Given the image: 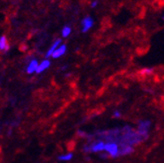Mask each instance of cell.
<instances>
[{"instance_id":"8992f818","label":"cell","mask_w":164,"mask_h":163,"mask_svg":"<svg viewBox=\"0 0 164 163\" xmlns=\"http://www.w3.org/2000/svg\"><path fill=\"white\" fill-rule=\"evenodd\" d=\"M66 45H59V47L57 48L55 51L52 53V57L53 58H59V57H61V56L64 54L65 52H66Z\"/></svg>"},{"instance_id":"52a82bcc","label":"cell","mask_w":164,"mask_h":163,"mask_svg":"<svg viewBox=\"0 0 164 163\" xmlns=\"http://www.w3.org/2000/svg\"><path fill=\"white\" fill-rule=\"evenodd\" d=\"M50 64H51V63H50L49 60H47V59L43 60L41 63H40V64H38V67H37V69H36L35 72L38 73V74H39V73H41V72H43L44 70H46L47 68H49Z\"/></svg>"},{"instance_id":"6da1fadb","label":"cell","mask_w":164,"mask_h":163,"mask_svg":"<svg viewBox=\"0 0 164 163\" xmlns=\"http://www.w3.org/2000/svg\"><path fill=\"white\" fill-rule=\"evenodd\" d=\"M151 125V122L149 120H141L138 124V130L137 132L140 134V136L142 137L143 140H146L149 136V128Z\"/></svg>"},{"instance_id":"2e32d148","label":"cell","mask_w":164,"mask_h":163,"mask_svg":"<svg viewBox=\"0 0 164 163\" xmlns=\"http://www.w3.org/2000/svg\"><path fill=\"white\" fill-rule=\"evenodd\" d=\"M163 20H164V16H163Z\"/></svg>"},{"instance_id":"5bb4252c","label":"cell","mask_w":164,"mask_h":163,"mask_svg":"<svg viewBox=\"0 0 164 163\" xmlns=\"http://www.w3.org/2000/svg\"><path fill=\"white\" fill-rule=\"evenodd\" d=\"M97 5H98V1H97V0H94V1L91 3V7H92V8H94V7H96Z\"/></svg>"},{"instance_id":"4fadbf2b","label":"cell","mask_w":164,"mask_h":163,"mask_svg":"<svg viewBox=\"0 0 164 163\" xmlns=\"http://www.w3.org/2000/svg\"><path fill=\"white\" fill-rule=\"evenodd\" d=\"M121 116V113H120V111H118V110H116L113 112V117H115V118H118V117H120Z\"/></svg>"},{"instance_id":"ba28073f","label":"cell","mask_w":164,"mask_h":163,"mask_svg":"<svg viewBox=\"0 0 164 163\" xmlns=\"http://www.w3.org/2000/svg\"><path fill=\"white\" fill-rule=\"evenodd\" d=\"M0 50L4 52H7L9 50V44L7 42V38L5 36L0 37Z\"/></svg>"},{"instance_id":"30bf717a","label":"cell","mask_w":164,"mask_h":163,"mask_svg":"<svg viewBox=\"0 0 164 163\" xmlns=\"http://www.w3.org/2000/svg\"><path fill=\"white\" fill-rule=\"evenodd\" d=\"M72 157H73L72 153L63 154V155H60V156L58 157V160H60V161H69V160L72 159Z\"/></svg>"},{"instance_id":"7a4b0ae2","label":"cell","mask_w":164,"mask_h":163,"mask_svg":"<svg viewBox=\"0 0 164 163\" xmlns=\"http://www.w3.org/2000/svg\"><path fill=\"white\" fill-rule=\"evenodd\" d=\"M104 150L110 155L111 157L119 156V146L115 142H108L104 144Z\"/></svg>"},{"instance_id":"9c48e42d","label":"cell","mask_w":164,"mask_h":163,"mask_svg":"<svg viewBox=\"0 0 164 163\" xmlns=\"http://www.w3.org/2000/svg\"><path fill=\"white\" fill-rule=\"evenodd\" d=\"M60 43H61V40L60 39H57L56 41H55L53 44L51 45V47L49 48V50L47 51L46 53V57H49V56H51L52 55V53H53L55 50L57 49L58 47H59V45H60Z\"/></svg>"},{"instance_id":"277c9868","label":"cell","mask_w":164,"mask_h":163,"mask_svg":"<svg viewBox=\"0 0 164 163\" xmlns=\"http://www.w3.org/2000/svg\"><path fill=\"white\" fill-rule=\"evenodd\" d=\"M133 146H130V145H119V156H123V155H128L133 152Z\"/></svg>"},{"instance_id":"3957f363","label":"cell","mask_w":164,"mask_h":163,"mask_svg":"<svg viewBox=\"0 0 164 163\" xmlns=\"http://www.w3.org/2000/svg\"><path fill=\"white\" fill-rule=\"evenodd\" d=\"M94 22H93V19L90 16H86L82 19V32H87L88 30L90 29Z\"/></svg>"},{"instance_id":"7c38bea8","label":"cell","mask_w":164,"mask_h":163,"mask_svg":"<svg viewBox=\"0 0 164 163\" xmlns=\"http://www.w3.org/2000/svg\"><path fill=\"white\" fill-rule=\"evenodd\" d=\"M153 72V68H143L140 70V74L142 75H150Z\"/></svg>"},{"instance_id":"5b68a950","label":"cell","mask_w":164,"mask_h":163,"mask_svg":"<svg viewBox=\"0 0 164 163\" xmlns=\"http://www.w3.org/2000/svg\"><path fill=\"white\" fill-rule=\"evenodd\" d=\"M37 67H38V61L36 59H31V61L29 62V64L26 68V72L28 73V74H31V73L36 71Z\"/></svg>"},{"instance_id":"9a60e30c","label":"cell","mask_w":164,"mask_h":163,"mask_svg":"<svg viewBox=\"0 0 164 163\" xmlns=\"http://www.w3.org/2000/svg\"><path fill=\"white\" fill-rule=\"evenodd\" d=\"M107 156H108L107 154H100V157H101V158H107Z\"/></svg>"},{"instance_id":"8fae6325","label":"cell","mask_w":164,"mask_h":163,"mask_svg":"<svg viewBox=\"0 0 164 163\" xmlns=\"http://www.w3.org/2000/svg\"><path fill=\"white\" fill-rule=\"evenodd\" d=\"M70 33H71V27H70V26L63 27V29H62V36L63 37H64V38L68 37L70 35Z\"/></svg>"}]
</instances>
